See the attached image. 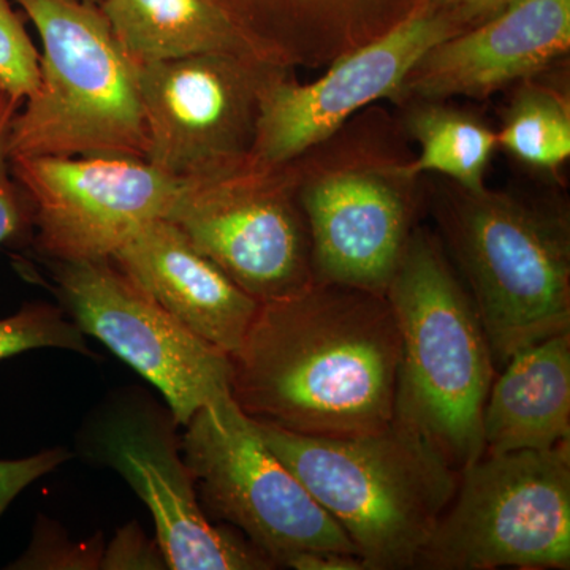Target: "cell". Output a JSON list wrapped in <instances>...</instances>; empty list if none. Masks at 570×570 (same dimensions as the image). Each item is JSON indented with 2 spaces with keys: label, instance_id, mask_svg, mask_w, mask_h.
Returning a JSON list of instances; mask_svg holds the SVG:
<instances>
[{
  "label": "cell",
  "instance_id": "cell-11",
  "mask_svg": "<svg viewBox=\"0 0 570 570\" xmlns=\"http://www.w3.org/2000/svg\"><path fill=\"white\" fill-rule=\"evenodd\" d=\"M135 66L149 138L146 160L179 181L249 156L266 89L294 71L225 52Z\"/></svg>",
  "mask_w": 570,
  "mask_h": 570
},
{
  "label": "cell",
  "instance_id": "cell-21",
  "mask_svg": "<svg viewBox=\"0 0 570 570\" xmlns=\"http://www.w3.org/2000/svg\"><path fill=\"white\" fill-rule=\"evenodd\" d=\"M498 132L504 149L532 170L554 175L570 157L569 94L535 77L521 80Z\"/></svg>",
  "mask_w": 570,
  "mask_h": 570
},
{
  "label": "cell",
  "instance_id": "cell-9",
  "mask_svg": "<svg viewBox=\"0 0 570 570\" xmlns=\"http://www.w3.org/2000/svg\"><path fill=\"white\" fill-rule=\"evenodd\" d=\"M183 183L165 219L255 302L288 298L316 283L292 163L262 164L247 156Z\"/></svg>",
  "mask_w": 570,
  "mask_h": 570
},
{
  "label": "cell",
  "instance_id": "cell-19",
  "mask_svg": "<svg viewBox=\"0 0 570 570\" xmlns=\"http://www.w3.org/2000/svg\"><path fill=\"white\" fill-rule=\"evenodd\" d=\"M99 7L135 63L208 52L272 62L214 0H102Z\"/></svg>",
  "mask_w": 570,
  "mask_h": 570
},
{
  "label": "cell",
  "instance_id": "cell-13",
  "mask_svg": "<svg viewBox=\"0 0 570 570\" xmlns=\"http://www.w3.org/2000/svg\"><path fill=\"white\" fill-rule=\"evenodd\" d=\"M37 246L55 262L111 261L145 225L165 219L183 181L127 156L13 157Z\"/></svg>",
  "mask_w": 570,
  "mask_h": 570
},
{
  "label": "cell",
  "instance_id": "cell-29",
  "mask_svg": "<svg viewBox=\"0 0 570 570\" xmlns=\"http://www.w3.org/2000/svg\"><path fill=\"white\" fill-rule=\"evenodd\" d=\"M86 2L100 3L102 0H86Z\"/></svg>",
  "mask_w": 570,
  "mask_h": 570
},
{
  "label": "cell",
  "instance_id": "cell-22",
  "mask_svg": "<svg viewBox=\"0 0 570 570\" xmlns=\"http://www.w3.org/2000/svg\"><path fill=\"white\" fill-rule=\"evenodd\" d=\"M63 348L88 354L85 335L66 313L47 303H29L0 318V362L36 348Z\"/></svg>",
  "mask_w": 570,
  "mask_h": 570
},
{
  "label": "cell",
  "instance_id": "cell-24",
  "mask_svg": "<svg viewBox=\"0 0 570 570\" xmlns=\"http://www.w3.org/2000/svg\"><path fill=\"white\" fill-rule=\"evenodd\" d=\"M104 540L73 543L63 538L58 527L40 517L33 530V538L28 550L17 561L7 566L14 570H92L100 569L104 554Z\"/></svg>",
  "mask_w": 570,
  "mask_h": 570
},
{
  "label": "cell",
  "instance_id": "cell-26",
  "mask_svg": "<svg viewBox=\"0 0 570 570\" xmlns=\"http://www.w3.org/2000/svg\"><path fill=\"white\" fill-rule=\"evenodd\" d=\"M100 569H168L157 540H149L137 523L127 524L104 549Z\"/></svg>",
  "mask_w": 570,
  "mask_h": 570
},
{
  "label": "cell",
  "instance_id": "cell-27",
  "mask_svg": "<svg viewBox=\"0 0 570 570\" xmlns=\"http://www.w3.org/2000/svg\"><path fill=\"white\" fill-rule=\"evenodd\" d=\"M71 455L63 449H50L18 460H0V517L22 491L50 474Z\"/></svg>",
  "mask_w": 570,
  "mask_h": 570
},
{
  "label": "cell",
  "instance_id": "cell-28",
  "mask_svg": "<svg viewBox=\"0 0 570 570\" xmlns=\"http://www.w3.org/2000/svg\"><path fill=\"white\" fill-rule=\"evenodd\" d=\"M439 10L448 11L466 29L474 28L480 22L504 10L513 0H428Z\"/></svg>",
  "mask_w": 570,
  "mask_h": 570
},
{
  "label": "cell",
  "instance_id": "cell-12",
  "mask_svg": "<svg viewBox=\"0 0 570 570\" xmlns=\"http://www.w3.org/2000/svg\"><path fill=\"white\" fill-rule=\"evenodd\" d=\"M63 313L159 390L178 426L230 395V358L187 330L111 261L55 262Z\"/></svg>",
  "mask_w": 570,
  "mask_h": 570
},
{
  "label": "cell",
  "instance_id": "cell-2",
  "mask_svg": "<svg viewBox=\"0 0 570 570\" xmlns=\"http://www.w3.org/2000/svg\"><path fill=\"white\" fill-rule=\"evenodd\" d=\"M425 206L498 371L517 352L569 332L570 227L562 206L489 187L468 190L445 178L428 184Z\"/></svg>",
  "mask_w": 570,
  "mask_h": 570
},
{
  "label": "cell",
  "instance_id": "cell-8",
  "mask_svg": "<svg viewBox=\"0 0 570 570\" xmlns=\"http://www.w3.org/2000/svg\"><path fill=\"white\" fill-rule=\"evenodd\" d=\"M184 428L183 459L202 508L235 527L275 568L288 569L309 551L356 557L343 528L266 445L230 395L206 404Z\"/></svg>",
  "mask_w": 570,
  "mask_h": 570
},
{
  "label": "cell",
  "instance_id": "cell-4",
  "mask_svg": "<svg viewBox=\"0 0 570 570\" xmlns=\"http://www.w3.org/2000/svg\"><path fill=\"white\" fill-rule=\"evenodd\" d=\"M385 296L401 348L393 420L461 472L483 455L482 412L498 370L438 234L414 228Z\"/></svg>",
  "mask_w": 570,
  "mask_h": 570
},
{
  "label": "cell",
  "instance_id": "cell-14",
  "mask_svg": "<svg viewBox=\"0 0 570 570\" xmlns=\"http://www.w3.org/2000/svg\"><path fill=\"white\" fill-rule=\"evenodd\" d=\"M466 31L459 20L419 0L390 31L328 66L313 82L281 75L262 99L250 159L291 163L336 132L363 108L392 100L419 59L441 41Z\"/></svg>",
  "mask_w": 570,
  "mask_h": 570
},
{
  "label": "cell",
  "instance_id": "cell-5",
  "mask_svg": "<svg viewBox=\"0 0 570 570\" xmlns=\"http://www.w3.org/2000/svg\"><path fill=\"white\" fill-rule=\"evenodd\" d=\"M255 425L343 528L365 570L415 569L460 478L426 442L395 420L346 438Z\"/></svg>",
  "mask_w": 570,
  "mask_h": 570
},
{
  "label": "cell",
  "instance_id": "cell-7",
  "mask_svg": "<svg viewBox=\"0 0 570 570\" xmlns=\"http://www.w3.org/2000/svg\"><path fill=\"white\" fill-rule=\"evenodd\" d=\"M570 568V441L482 455L460 472L415 569Z\"/></svg>",
  "mask_w": 570,
  "mask_h": 570
},
{
  "label": "cell",
  "instance_id": "cell-23",
  "mask_svg": "<svg viewBox=\"0 0 570 570\" xmlns=\"http://www.w3.org/2000/svg\"><path fill=\"white\" fill-rule=\"evenodd\" d=\"M40 85V52L10 0H0V88L24 102Z\"/></svg>",
  "mask_w": 570,
  "mask_h": 570
},
{
  "label": "cell",
  "instance_id": "cell-20",
  "mask_svg": "<svg viewBox=\"0 0 570 570\" xmlns=\"http://www.w3.org/2000/svg\"><path fill=\"white\" fill-rule=\"evenodd\" d=\"M409 140L419 146L415 174H434L468 190L485 186L498 132L475 112L453 107L450 100H409L400 105Z\"/></svg>",
  "mask_w": 570,
  "mask_h": 570
},
{
  "label": "cell",
  "instance_id": "cell-3",
  "mask_svg": "<svg viewBox=\"0 0 570 570\" xmlns=\"http://www.w3.org/2000/svg\"><path fill=\"white\" fill-rule=\"evenodd\" d=\"M409 142L400 118L373 104L291 160L316 283L387 294L425 208Z\"/></svg>",
  "mask_w": 570,
  "mask_h": 570
},
{
  "label": "cell",
  "instance_id": "cell-6",
  "mask_svg": "<svg viewBox=\"0 0 570 570\" xmlns=\"http://www.w3.org/2000/svg\"><path fill=\"white\" fill-rule=\"evenodd\" d=\"M39 32L40 85L11 122L13 157L146 159L148 129L137 66L99 3L14 0Z\"/></svg>",
  "mask_w": 570,
  "mask_h": 570
},
{
  "label": "cell",
  "instance_id": "cell-10",
  "mask_svg": "<svg viewBox=\"0 0 570 570\" xmlns=\"http://www.w3.org/2000/svg\"><path fill=\"white\" fill-rule=\"evenodd\" d=\"M176 426L170 409L140 390H122L92 412L77 448L91 463L118 472L145 502L168 569H276L238 532L208 520Z\"/></svg>",
  "mask_w": 570,
  "mask_h": 570
},
{
  "label": "cell",
  "instance_id": "cell-18",
  "mask_svg": "<svg viewBox=\"0 0 570 570\" xmlns=\"http://www.w3.org/2000/svg\"><path fill=\"white\" fill-rule=\"evenodd\" d=\"M483 455L570 441V330L510 356L482 412Z\"/></svg>",
  "mask_w": 570,
  "mask_h": 570
},
{
  "label": "cell",
  "instance_id": "cell-17",
  "mask_svg": "<svg viewBox=\"0 0 570 570\" xmlns=\"http://www.w3.org/2000/svg\"><path fill=\"white\" fill-rule=\"evenodd\" d=\"M269 61L321 69L390 31L419 0H214Z\"/></svg>",
  "mask_w": 570,
  "mask_h": 570
},
{
  "label": "cell",
  "instance_id": "cell-15",
  "mask_svg": "<svg viewBox=\"0 0 570 570\" xmlns=\"http://www.w3.org/2000/svg\"><path fill=\"white\" fill-rule=\"evenodd\" d=\"M570 50V0H513L474 28L428 50L390 102L485 99L535 77Z\"/></svg>",
  "mask_w": 570,
  "mask_h": 570
},
{
  "label": "cell",
  "instance_id": "cell-1",
  "mask_svg": "<svg viewBox=\"0 0 570 570\" xmlns=\"http://www.w3.org/2000/svg\"><path fill=\"white\" fill-rule=\"evenodd\" d=\"M400 352L387 296L314 283L258 305L228 355L230 396L254 422L292 433H373L395 419Z\"/></svg>",
  "mask_w": 570,
  "mask_h": 570
},
{
  "label": "cell",
  "instance_id": "cell-25",
  "mask_svg": "<svg viewBox=\"0 0 570 570\" xmlns=\"http://www.w3.org/2000/svg\"><path fill=\"white\" fill-rule=\"evenodd\" d=\"M21 104L0 88V247L17 242L32 228L31 206L14 181L10 167L11 122Z\"/></svg>",
  "mask_w": 570,
  "mask_h": 570
},
{
  "label": "cell",
  "instance_id": "cell-16",
  "mask_svg": "<svg viewBox=\"0 0 570 570\" xmlns=\"http://www.w3.org/2000/svg\"><path fill=\"white\" fill-rule=\"evenodd\" d=\"M111 262L176 321L227 355L242 346L261 305L168 219L145 225Z\"/></svg>",
  "mask_w": 570,
  "mask_h": 570
}]
</instances>
